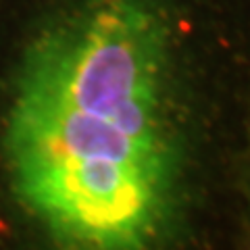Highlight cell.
Returning <instances> with one entry per match:
<instances>
[{"mask_svg":"<svg viewBox=\"0 0 250 250\" xmlns=\"http://www.w3.org/2000/svg\"><path fill=\"white\" fill-rule=\"evenodd\" d=\"M2 159L46 250H190L208 113L165 0H65L13 77Z\"/></svg>","mask_w":250,"mask_h":250,"instance_id":"obj_1","label":"cell"}]
</instances>
